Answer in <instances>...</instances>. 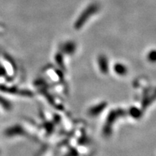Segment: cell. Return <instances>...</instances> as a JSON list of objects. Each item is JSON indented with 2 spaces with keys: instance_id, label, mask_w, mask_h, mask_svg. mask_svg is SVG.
Wrapping results in <instances>:
<instances>
[{
  "instance_id": "1",
  "label": "cell",
  "mask_w": 156,
  "mask_h": 156,
  "mask_svg": "<svg viewBox=\"0 0 156 156\" xmlns=\"http://www.w3.org/2000/svg\"><path fill=\"white\" fill-rule=\"evenodd\" d=\"M148 59L149 61H151L152 62H156V50H153L151 51L150 52L149 54H148Z\"/></svg>"
},
{
  "instance_id": "2",
  "label": "cell",
  "mask_w": 156,
  "mask_h": 156,
  "mask_svg": "<svg viewBox=\"0 0 156 156\" xmlns=\"http://www.w3.org/2000/svg\"><path fill=\"white\" fill-rule=\"evenodd\" d=\"M115 71L119 74H124L126 72V69L123 65H116V67H115Z\"/></svg>"
}]
</instances>
